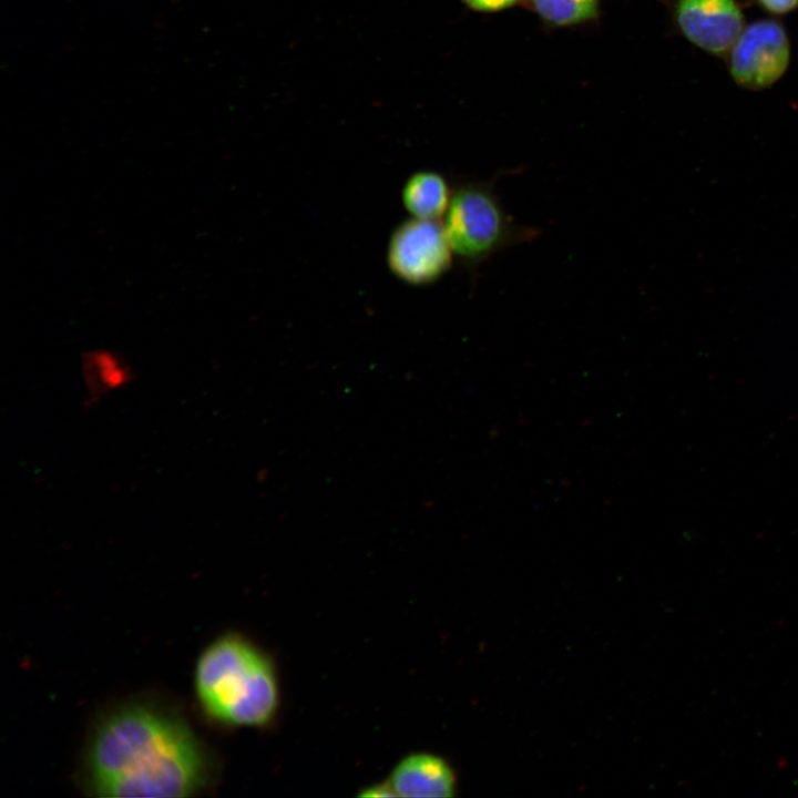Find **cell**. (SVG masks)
<instances>
[{"mask_svg": "<svg viewBox=\"0 0 798 798\" xmlns=\"http://www.w3.org/2000/svg\"><path fill=\"white\" fill-rule=\"evenodd\" d=\"M208 756L193 730L157 708L130 704L102 718L85 754L98 797H187L209 780Z\"/></svg>", "mask_w": 798, "mask_h": 798, "instance_id": "obj_1", "label": "cell"}, {"mask_svg": "<svg viewBox=\"0 0 798 798\" xmlns=\"http://www.w3.org/2000/svg\"><path fill=\"white\" fill-rule=\"evenodd\" d=\"M195 692L204 713L228 727H265L279 708L278 676L270 656L247 637L214 640L195 667Z\"/></svg>", "mask_w": 798, "mask_h": 798, "instance_id": "obj_2", "label": "cell"}, {"mask_svg": "<svg viewBox=\"0 0 798 798\" xmlns=\"http://www.w3.org/2000/svg\"><path fill=\"white\" fill-rule=\"evenodd\" d=\"M442 224L454 256L469 268L536 234L514 222L493 185L484 181H467L453 188Z\"/></svg>", "mask_w": 798, "mask_h": 798, "instance_id": "obj_3", "label": "cell"}, {"mask_svg": "<svg viewBox=\"0 0 798 798\" xmlns=\"http://www.w3.org/2000/svg\"><path fill=\"white\" fill-rule=\"evenodd\" d=\"M453 256L443 224L415 217L398 225L387 248L390 272L415 286L441 278L451 267Z\"/></svg>", "mask_w": 798, "mask_h": 798, "instance_id": "obj_4", "label": "cell"}, {"mask_svg": "<svg viewBox=\"0 0 798 798\" xmlns=\"http://www.w3.org/2000/svg\"><path fill=\"white\" fill-rule=\"evenodd\" d=\"M734 82L747 90H764L787 72L791 45L782 23L763 19L745 25L727 53Z\"/></svg>", "mask_w": 798, "mask_h": 798, "instance_id": "obj_5", "label": "cell"}, {"mask_svg": "<svg viewBox=\"0 0 798 798\" xmlns=\"http://www.w3.org/2000/svg\"><path fill=\"white\" fill-rule=\"evenodd\" d=\"M673 20L689 43L716 57L727 55L746 25L737 0H675Z\"/></svg>", "mask_w": 798, "mask_h": 798, "instance_id": "obj_6", "label": "cell"}, {"mask_svg": "<svg viewBox=\"0 0 798 798\" xmlns=\"http://www.w3.org/2000/svg\"><path fill=\"white\" fill-rule=\"evenodd\" d=\"M399 797H451L456 776L451 766L430 753H413L402 758L387 780Z\"/></svg>", "mask_w": 798, "mask_h": 798, "instance_id": "obj_7", "label": "cell"}, {"mask_svg": "<svg viewBox=\"0 0 798 798\" xmlns=\"http://www.w3.org/2000/svg\"><path fill=\"white\" fill-rule=\"evenodd\" d=\"M453 188L436 171H419L409 176L401 191V201L411 217L440 221L444 217Z\"/></svg>", "mask_w": 798, "mask_h": 798, "instance_id": "obj_8", "label": "cell"}, {"mask_svg": "<svg viewBox=\"0 0 798 798\" xmlns=\"http://www.w3.org/2000/svg\"><path fill=\"white\" fill-rule=\"evenodd\" d=\"M83 371L89 390L95 395L121 389L131 380L130 367L109 349H94L85 355Z\"/></svg>", "mask_w": 798, "mask_h": 798, "instance_id": "obj_9", "label": "cell"}, {"mask_svg": "<svg viewBox=\"0 0 798 798\" xmlns=\"http://www.w3.org/2000/svg\"><path fill=\"white\" fill-rule=\"evenodd\" d=\"M548 27L569 28L597 19L601 0H524Z\"/></svg>", "mask_w": 798, "mask_h": 798, "instance_id": "obj_10", "label": "cell"}, {"mask_svg": "<svg viewBox=\"0 0 798 798\" xmlns=\"http://www.w3.org/2000/svg\"><path fill=\"white\" fill-rule=\"evenodd\" d=\"M522 0H461L469 9L481 13L500 12L516 6Z\"/></svg>", "mask_w": 798, "mask_h": 798, "instance_id": "obj_11", "label": "cell"}, {"mask_svg": "<svg viewBox=\"0 0 798 798\" xmlns=\"http://www.w3.org/2000/svg\"><path fill=\"white\" fill-rule=\"evenodd\" d=\"M765 12L771 16H785L798 9V0H754Z\"/></svg>", "mask_w": 798, "mask_h": 798, "instance_id": "obj_12", "label": "cell"}, {"mask_svg": "<svg viewBox=\"0 0 798 798\" xmlns=\"http://www.w3.org/2000/svg\"><path fill=\"white\" fill-rule=\"evenodd\" d=\"M361 796L366 797H390L395 796V792L392 791L390 785L388 781H385L382 784L374 785L369 788H366Z\"/></svg>", "mask_w": 798, "mask_h": 798, "instance_id": "obj_13", "label": "cell"}]
</instances>
